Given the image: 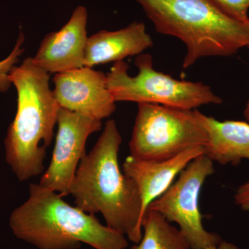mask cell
Returning a JSON list of instances; mask_svg holds the SVG:
<instances>
[{
  "label": "cell",
  "instance_id": "6da1fadb",
  "mask_svg": "<svg viewBox=\"0 0 249 249\" xmlns=\"http://www.w3.org/2000/svg\"><path fill=\"white\" fill-rule=\"evenodd\" d=\"M121 143L116 121H107L94 146L80 160L70 194L77 208L101 213L107 227L137 244L142 236V199L137 185L119 167Z\"/></svg>",
  "mask_w": 249,
  "mask_h": 249
},
{
  "label": "cell",
  "instance_id": "7a4b0ae2",
  "mask_svg": "<svg viewBox=\"0 0 249 249\" xmlns=\"http://www.w3.org/2000/svg\"><path fill=\"white\" fill-rule=\"evenodd\" d=\"M13 233L38 249H126L124 235L105 226L93 214L73 207L61 196L39 183H31L27 201L9 218Z\"/></svg>",
  "mask_w": 249,
  "mask_h": 249
},
{
  "label": "cell",
  "instance_id": "3957f363",
  "mask_svg": "<svg viewBox=\"0 0 249 249\" xmlns=\"http://www.w3.org/2000/svg\"><path fill=\"white\" fill-rule=\"evenodd\" d=\"M18 92V109L4 139L5 158L19 181L44 171L47 148L53 137L60 109L49 85V73L32 58L9 72Z\"/></svg>",
  "mask_w": 249,
  "mask_h": 249
},
{
  "label": "cell",
  "instance_id": "277c9868",
  "mask_svg": "<svg viewBox=\"0 0 249 249\" xmlns=\"http://www.w3.org/2000/svg\"><path fill=\"white\" fill-rule=\"evenodd\" d=\"M157 32L186 47L183 68L206 57L231 56L249 43V24L229 17L209 0H135Z\"/></svg>",
  "mask_w": 249,
  "mask_h": 249
},
{
  "label": "cell",
  "instance_id": "5b68a950",
  "mask_svg": "<svg viewBox=\"0 0 249 249\" xmlns=\"http://www.w3.org/2000/svg\"><path fill=\"white\" fill-rule=\"evenodd\" d=\"M197 109H183L155 103H139L129 142L130 155L161 160L189 149L206 146L209 134Z\"/></svg>",
  "mask_w": 249,
  "mask_h": 249
},
{
  "label": "cell",
  "instance_id": "8992f818",
  "mask_svg": "<svg viewBox=\"0 0 249 249\" xmlns=\"http://www.w3.org/2000/svg\"><path fill=\"white\" fill-rule=\"evenodd\" d=\"M135 65L137 76H129V65L124 61L114 62L106 74L108 89L116 103H155L189 110L222 103L209 85L175 79L155 70L150 54L137 55Z\"/></svg>",
  "mask_w": 249,
  "mask_h": 249
},
{
  "label": "cell",
  "instance_id": "52a82bcc",
  "mask_svg": "<svg viewBox=\"0 0 249 249\" xmlns=\"http://www.w3.org/2000/svg\"><path fill=\"white\" fill-rule=\"evenodd\" d=\"M214 173V162L208 156L203 154L196 157L181 172L178 180L147 207L168 222L178 224L191 249H205L222 240L218 234L205 229L199 208L201 188Z\"/></svg>",
  "mask_w": 249,
  "mask_h": 249
},
{
  "label": "cell",
  "instance_id": "ba28073f",
  "mask_svg": "<svg viewBox=\"0 0 249 249\" xmlns=\"http://www.w3.org/2000/svg\"><path fill=\"white\" fill-rule=\"evenodd\" d=\"M57 124L52 160L39 184L64 196L70 194L80 160L86 155L87 141L91 134L101 130L102 122L84 113L60 107Z\"/></svg>",
  "mask_w": 249,
  "mask_h": 249
},
{
  "label": "cell",
  "instance_id": "9c48e42d",
  "mask_svg": "<svg viewBox=\"0 0 249 249\" xmlns=\"http://www.w3.org/2000/svg\"><path fill=\"white\" fill-rule=\"evenodd\" d=\"M54 97L59 107L84 113L102 121L115 111L107 83V76L91 67L56 73L53 79Z\"/></svg>",
  "mask_w": 249,
  "mask_h": 249
},
{
  "label": "cell",
  "instance_id": "30bf717a",
  "mask_svg": "<svg viewBox=\"0 0 249 249\" xmlns=\"http://www.w3.org/2000/svg\"><path fill=\"white\" fill-rule=\"evenodd\" d=\"M88 18L86 7L77 6L60 30L44 37L32 58L34 63L49 73L55 74L84 67Z\"/></svg>",
  "mask_w": 249,
  "mask_h": 249
},
{
  "label": "cell",
  "instance_id": "8fae6325",
  "mask_svg": "<svg viewBox=\"0 0 249 249\" xmlns=\"http://www.w3.org/2000/svg\"><path fill=\"white\" fill-rule=\"evenodd\" d=\"M203 154L204 147H196L165 160H141L131 155L125 159L123 172L138 186L143 215L149 205L170 188L186 165Z\"/></svg>",
  "mask_w": 249,
  "mask_h": 249
},
{
  "label": "cell",
  "instance_id": "7c38bea8",
  "mask_svg": "<svg viewBox=\"0 0 249 249\" xmlns=\"http://www.w3.org/2000/svg\"><path fill=\"white\" fill-rule=\"evenodd\" d=\"M153 45L152 37L142 22H134L119 30L100 31L88 37L85 50L84 66L123 61L139 55Z\"/></svg>",
  "mask_w": 249,
  "mask_h": 249
},
{
  "label": "cell",
  "instance_id": "4fadbf2b",
  "mask_svg": "<svg viewBox=\"0 0 249 249\" xmlns=\"http://www.w3.org/2000/svg\"><path fill=\"white\" fill-rule=\"evenodd\" d=\"M209 134L204 154L220 165H238L249 160V123L240 121H218L203 114Z\"/></svg>",
  "mask_w": 249,
  "mask_h": 249
},
{
  "label": "cell",
  "instance_id": "5bb4252c",
  "mask_svg": "<svg viewBox=\"0 0 249 249\" xmlns=\"http://www.w3.org/2000/svg\"><path fill=\"white\" fill-rule=\"evenodd\" d=\"M142 229V240L129 249H191L179 229L157 211L146 210Z\"/></svg>",
  "mask_w": 249,
  "mask_h": 249
},
{
  "label": "cell",
  "instance_id": "9a60e30c",
  "mask_svg": "<svg viewBox=\"0 0 249 249\" xmlns=\"http://www.w3.org/2000/svg\"><path fill=\"white\" fill-rule=\"evenodd\" d=\"M218 9L241 22L249 24V0H209Z\"/></svg>",
  "mask_w": 249,
  "mask_h": 249
},
{
  "label": "cell",
  "instance_id": "2e32d148",
  "mask_svg": "<svg viewBox=\"0 0 249 249\" xmlns=\"http://www.w3.org/2000/svg\"><path fill=\"white\" fill-rule=\"evenodd\" d=\"M24 41V34L21 31L12 52L7 58L0 61V91L1 92L6 91L11 86V83L9 79V72L18 62L19 55L24 52L22 47Z\"/></svg>",
  "mask_w": 249,
  "mask_h": 249
},
{
  "label": "cell",
  "instance_id": "e0dca14e",
  "mask_svg": "<svg viewBox=\"0 0 249 249\" xmlns=\"http://www.w3.org/2000/svg\"><path fill=\"white\" fill-rule=\"evenodd\" d=\"M234 200L241 210L249 212V178L236 190Z\"/></svg>",
  "mask_w": 249,
  "mask_h": 249
},
{
  "label": "cell",
  "instance_id": "ac0fdd59",
  "mask_svg": "<svg viewBox=\"0 0 249 249\" xmlns=\"http://www.w3.org/2000/svg\"><path fill=\"white\" fill-rule=\"evenodd\" d=\"M205 249H240L235 245V244L231 242H227V241L222 240L220 243L217 245L211 246Z\"/></svg>",
  "mask_w": 249,
  "mask_h": 249
},
{
  "label": "cell",
  "instance_id": "d6986e66",
  "mask_svg": "<svg viewBox=\"0 0 249 249\" xmlns=\"http://www.w3.org/2000/svg\"><path fill=\"white\" fill-rule=\"evenodd\" d=\"M247 47L249 48V43ZM244 116H245L246 120L247 121V122L249 123V98L248 101H247V106H246L245 110H244Z\"/></svg>",
  "mask_w": 249,
  "mask_h": 249
},
{
  "label": "cell",
  "instance_id": "ffe728a7",
  "mask_svg": "<svg viewBox=\"0 0 249 249\" xmlns=\"http://www.w3.org/2000/svg\"></svg>",
  "mask_w": 249,
  "mask_h": 249
}]
</instances>
